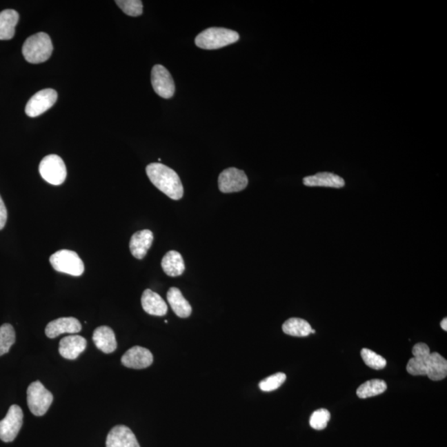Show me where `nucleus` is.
<instances>
[{
  "label": "nucleus",
  "instance_id": "473e14b6",
  "mask_svg": "<svg viewBox=\"0 0 447 447\" xmlns=\"http://www.w3.org/2000/svg\"><path fill=\"white\" fill-rule=\"evenodd\" d=\"M310 333L315 334V333H316V330L312 329V332H310Z\"/></svg>",
  "mask_w": 447,
  "mask_h": 447
},
{
  "label": "nucleus",
  "instance_id": "9d476101",
  "mask_svg": "<svg viewBox=\"0 0 447 447\" xmlns=\"http://www.w3.org/2000/svg\"><path fill=\"white\" fill-rule=\"evenodd\" d=\"M151 81L153 90L164 99L173 97L175 93V84L168 70L161 65L153 66L151 73Z\"/></svg>",
  "mask_w": 447,
  "mask_h": 447
},
{
  "label": "nucleus",
  "instance_id": "bb28decb",
  "mask_svg": "<svg viewBox=\"0 0 447 447\" xmlns=\"http://www.w3.org/2000/svg\"><path fill=\"white\" fill-rule=\"evenodd\" d=\"M360 355H361L364 364L367 366L374 368L375 370H383L387 366L386 359L383 356L376 354L375 352L371 350L364 348L360 352Z\"/></svg>",
  "mask_w": 447,
  "mask_h": 447
},
{
  "label": "nucleus",
  "instance_id": "ddd939ff",
  "mask_svg": "<svg viewBox=\"0 0 447 447\" xmlns=\"http://www.w3.org/2000/svg\"><path fill=\"white\" fill-rule=\"evenodd\" d=\"M106 447H140L134 433L124 425L110 430L106 438Z\"/></svg>",
  "mask_w": 447,
  "mask_h": 447
},
{
  "label": "nucleus",
  "instance_id": "2f4dec72",
  "mask_svg": "<svg viewBox=\"0 0 447 447\" xmlns=\"http://www.w3.org/2000/svg\"><path fill=\"white\" fill-rule=\"evenodd\" d=\"M441 326L443 330L445 331L447 330V318L443 319V320L441 322Z\"/></svg>",
  "mask_w": 447,
  "mask_h": 447
},
{
  "label": "nucleus",
  "instance_id": "f3484780",
  "mask_svg": "<svg viewBox=\"0 0 447 447\" xmlns=\"http://www.w3.org/2000/svg\"><path fill=\"white\" fill-rule=\"evenodd\" d=\"M153 241V234L151 230H143L132 235L130 248L132 256L138 259H143L146 256Z\"/></svg>",
  "mask_w": 447,
  "mask_h": 447
},
{
  "label": "nucleus",
  "instance_id": "b1692460",
  "mask_svg": "<svg viewBox=\"0 0 447 447\" xmlns=\"http://www.w3.org/2000/svg\"><path fill=\"white\" fill-rule=\"evenodd\" d=\"M283 330L292 337H305L312 332V326L304 319L293 317L284 323Z\"/></svg>",
  "mask_w": 447,
  "mask_h": 447
},
{
  "label": "nucleus",
  "instance_id": "2eb2a0df",
  "mask_svg": "<svg viewBox=\"0 0 447 447\" xmlns=\"http://www.w3.org/2000/svg\"><path fill=\"white\" fill-rule=\"evenodd\" d=\"M86 346V339L81 335H68L61 339L59 353L65 359H76L84 352Z\"/></svg>",
  "mask_w": 447,
  "mask_h": 447
},
{
  "label": "nucleus",
  "instance_id": "a211bd4d",
  "mask_svg": "<svg viewBox=\"0 0 447 447\" xmlns=\"http://www.w3.org/2000/svg\"><path fill=\"white\" fill-rule=\"evenodd\" d=\"M92 339L95 346L103 353H113L117 349L114 330L109 326H99L95 330Z\"/></svg>",
  "mask_w": 447,
  "mask_h": 447
},
{
  "label": "nucleus",
  "instance_id": "412c9836",
  "mask_svg": "<svg viewBox=\"0 0 447 447\" xmlns=\"http://www.w3.org/2000/svg\"><path fill=\"white\" fill-rule=\"evenodd\" d=\"M19 20V12L14 10L0 12V40H10L14 37Z\"/></svg>",
  "mask_w": 447,
  "mask_h": 447
},
{
  "label": "nucleus",
  "instance_id": "a878e982",
  "mask_svg": "<svg viewBox=\"0 0 447 447\" xmlns=\"http://www.w3.org/2000/svg\"><path fill=\"white\" fill-rule=\"evenodd\" d=\"M15 341V330L12 325L6 323L0 326V356L8 353Z\"/></svg>",
  "mask_w": 447,
  "mask_h": 447
},
{
  "label": "nucleus",
  "instance_id": "0eeeda50",
  "mask_svg": "<svg viewBox=\"0 0 447 447\" xmlns=\"http://www.w3.org/2000/svg\"><path fill=\"white\" fill-rule=\"evenodd\" d=\"M23 424V413L18 405H12L7 415L0 421V439L11 442L18 436Z\"/></svg>",
  "mask_w": 447,
  "mask_h": 447
},
{
  "label": "nucleus",
  "instance_id": "cd10ccee",
  "mask_svg": "<svg viewBox=\"0 0 447 447\" xmlns=\"http://www.w3.org/2000/svg\"><path fill=\"white\" fill-rule=\"evenodd\" d=\"M330 419V413L325 408L317 409L310 418V426L315 430L325 429Z\"/></svg>",
  "mask_w": 447,
  "mask_h": 447
},
{
  "label": "nucleus",
  "instance_id": "5701e85b",
  "mask_svg": "<svg viewBox=\"0 0 447 447\" xmlns=\"http://www.w3.org/2000/svg\"><path fill=\"white\" fill-rule=\"evenodd\" d=\"M447 375V361L442 355L433 352L430 355V360L426 376L430 380L440 381L444 379Z\"/></svg>",
  "mask_w": 447,
  "mask_h": 447
},
{
  "label": "nucleus",
  "instance_id": "6ab92c4d",
  "mask_svg": "<svg viewBox=\"0 0 447 447\" xmlns=\"http://www.w3.org/2000/svg\"><path fill=\"white\" fill-rule=\"evenodd\" d=\"M304 184L308 186H325V188H342L346 185L342 177L330 172H320L306 177Z\"/></svg>",
  "mask_w": 447,
  "mask_h": 447
},
{
  "label": "nucleus",
  "instance_id": "7c9ffc66",
  "mask_svg": "<svg viewBox=\"0 0 447 447\" xmlns=\"http://www.w3.org/2000/svg\"><path fill=\"white\" fill-rule=\"evenodd\" d=\"M8 219V211L3 201L1 196H0V230H3L6 225Z\"/></svg>",
  "mask_w": 447,
  "mask_h": 447
},
{
  "label": "nucleus",
  "instance_id": "4468645a",
  "mask_svg": "<svg viewBox=\"0 0 447 447\" xmlns=\"http://www.w3.org/2000/svg\"><path fill=\"white\" fill-rule=\"evenodd\" d=\"M81 322L74 317H61L49 322L46 326V335L50 339L59 337L61 334H77L81 330Z\"/></svg>",
  "mask_w": 447,
  "mask_h": 447
},
{
  "label": "nucleus",
  "instance_id": "f03ea898",
  "mask_svg": "<svg viewBox=\"0 0 447 447\" xmlns=\"http://www.w3.org/2000/svg\"><path fill=\"white\" fill-rule=\"evenodd\" d=\"M53 46L47 33L39 32L29 37L23 46V55L29 63L39 64L52 56Z\"/></svg>",
  "mask_w": 447,
  "mask_h": 447
},
{
  "label": "nucleus",
  "instance_id": "7ed1b4c3",
  "mask_svg": "<svg viewBox=\"0 0 447 447\" xmlns=\"http://www.w3.org/2000/svg\"><path fill=\"white\" fill-rule=\"evenodd\" d=\"M239 39L237 32L223 28H210L198 34L195 43L198 48L215 50L236 43Z\"/></svg>",
  "mask_w": 447,
  "mask_h": 447
},
{
  "label": "nucleus",
  "instance_id": "aec40b11",
  "mask_svg": "<svg viewBox=\"0 0 447 447\" xmlns=\"http://www.w3.org/2000/svg\"><path fill=\"white\" fill-rule=\"evenodd\" d=\"M168 301L170 306L177 317L186 318L190 316L192 312V306L188 301L186 299L179 289L171 288L167 294Z\"/></svg>",
  "mask_w": 447,
  "mask_h": 447
},
{
  "label": "nucleus",
  "instance_id": "4be33fe9",
  "mask_svg": "<svg viewBox=\"0 0 447 447\" xmlns=\"http://www.w3.org/2000/svg\"><path fill=\"white\" fill-rule=\"evenodd\" d=\"M161 268L168 276L181 275L185 271V264L180 252L175 250L168 252L161 260Z\"/></svg>",
  "mask_w": 447,
  "mask_h": 447
},
{
  "label": "nucleus",
  "instance_id": "c85d7f7f",
  "mask_svg": "<svg viewBox=\"0 0 447 447\" xmlns=\"http://www.w3.org/2000/svg\"><path fill=\"white\" fill-rule=\"evenodd\" d=\"M286 379H287V376L284 372H277V374L261 381L259 386L264 392H271L279 388L285 382Z\"/></svg>",
  "mask_w": 447,
  "mask_h": 447
},
{
  "label": "nucleus",
  "instance_id": "f257e3e1",
  "mask_svg": "<svg viewBox=\"0 0 447 447\" xmlns=\"http://www.w3.org/2000/svg\"><path fill=\"white\" fill-rule=\"evenodd\" d=\"M147 175L156 188L172 200L183 197L184 190L177 173L164 164L153 163L147 166Z\"/></svg>",
  "mask_w": 447,
  "mask_h": 447
},
{
  "label": "nucleus",
  "instance_id": "393cba45",
  "mask_svg": "<svg viewBox=\"0 0 447 447\" xmlns=\"http://www.w3.org/2000/svg\"><path fill=\"white\" fill-rule=\"evenodd\" d=\"M386 389L387 384L385 383V381L372 379L360 385L357 388V391H356V395L359 399H368V397L382 395L383 393L386 391Z\"/></svg>",
  "mask_w": 447,
  "mask_h": 447
},
{
  "label": "nucleus",
  "instance_id": "6e6552de",
  "mask_svg": "<svg viewBox=\"0 0 447 447\" xmlns=\"http://www.w3.org/2000/svg\"><path fill=\"white\" fill-rule=\"evenodd\" d=\"M248 177L242 170L230 168L219 174V189L223 193L241 192L248 186Z\"/></svg>",
  "mask_w": 447,
  "mask_h": 447
},
{
  "label": "nucleus",
  "instance_id": "9b49d317",
  "mask_svg": "<svg viewBox=\"0 0 447 447\" xmlns=\"http://www.w3.org/2000/svg\"><path fill=\"white\" fill-rule=\"evenodd\" d=\"M413 357L407 364L408 374L418 376L426 375L430 360V348L425 343H417L413 348Z\"/></svg>",
  "mask_w": 447,
  "mask_h": 447
},
{
  "label": "nucleus",
  "instance_id": "20e7f679",
  "mask_svg": "<svg viewBox=\"0 0 447 447\" xmlns=\"http://www.w3.org/2000/svg\"><path fill=\"white\" fill-rule=\"evenodd\" d=\"M50 263L57 272L79 277L85 271V265L76 252L61 250L50 257Z\"/></svg>",
  "mask_w": 447,
  "mask_h": 447
},
{
  "label": "nucleus",
  "instance_id": "1a4fd4ad",
  "mask_svg": "<svg viewBox=\"0 0 447 447\" xmlns=\"http://www.w3.org/2000/svg\"><path fill=\"white\" fill-rule=\"evenodd\" d=\"M57 99V93L55 90H41L29 99L26 107H25V113L29 117H37L52 108Z\"/></svg>",
  "mask_w": 447,
  "mask_h": 447
},
{
  "label": "nucleus",
  "instance_id": "dca6fc26",
  "mask_svg": "<svg viewBox=\"0 0 447 447\" xmlns=\"http://www.w3.org/2000/svg\"><path fill=\"white\" fill-rule=\"evenodd\" d=\"M143 309L149 315L156 317L165 316L168 312V305L159 294L146 289L141 298Z\"/></svg>",
  "mask_w": 447,
  "mask_h": 447
},
{
  "label": "nucleus",
  "instance_id": "423d86ee",
  "mask_svg": "<svg viewBox=\"0 0 447 447\" xmlns=\"http://www.w3.org/2000/svg\"><path fill=\"white\" fill-rule=\"evenodd\" d=\"M39 172L46 181L54 186L63 183L68 174L63 160L55 155L46 156L41 161Z\"/></svg>",
  "mask_w": 447,
  "mask_h": 447
},
{
  "label": "nucleus",
  "instance_id": "f8f14e48",
  "mask_svg": "<svg viewBox=\"0 0 447 447\" xmlns=\"http://www.w3.org/2000/svg\"><path fill=\"white\" fill-rule=\"evenodd\" d=\"M121 362L127 368L142 370L151 366L153 357L150 350L146 348L134 346L122 356Z\"/></svg>",
  "mask_w": 447,
  "mask_h": 447
},
{
  "label": "nucleus",
  "instance_id": "39448f33",
  "mask_svg": "<svg viewBox=\"0 0 447 447\" xmlns=\"http://www.w3.org/2000/svg\"><path fill=\"white\" fill-rule=\"evenodd\" d=\"M27 395L28 408L33 415L43 416L51 407L53 401L52 393L39 381H35L29 385Z\"/></svg>",
  "mask_w": 447,
  "mask_h": 447
},
{
  "label": "nucleus",
  "instance_id": "c756f323",
  "mask_svg": "<svg viewBox=\"0 0 447 447\" xmlns=\"http://www.w3.org/2000/svg\"><path fill=\"white\" fill-rule=\"evenodd\" d=\"M115 3L128 16L137 17L143 14V3L140 0H117Z\"/></svg>",
  "mask_w": 447,
  "mask_h": 447
}]
</instances>
